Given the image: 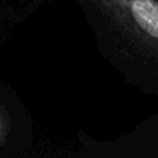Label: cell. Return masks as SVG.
I'll use <instances>...</instances> for the list:
<instances>
[{
    "mask_svg": "<svg viewBox=\"0 0 158 158\" xmlns=\"http://www.w3.org/2000/svg\"><path fill=\"white\" fill-rule=\"evenodd\" d=\"M112 27L158 61V0H90Z\"/></svg>",
    "mask_w": 158,
    "mask_h": 158,
    "instance_id": "cell-1",
    "label": "cell"
},
{
    "mask_svg": "<svg viewBox=\"0 0 158 158\" xmlns=\"http://www.w3.org/2000/svg\"><path fill=\"white\" fill-rule=\"evenodd\" d=\"M10 126H11L10 114H8V111L4 108V107L0 106V146L6 142V139H7Z\"/></svg>",
    "mask_w": 158,
    "mask_h": 158,
    "instance_id": "cell-2",
    "label": "cell"
}]
</instances>
